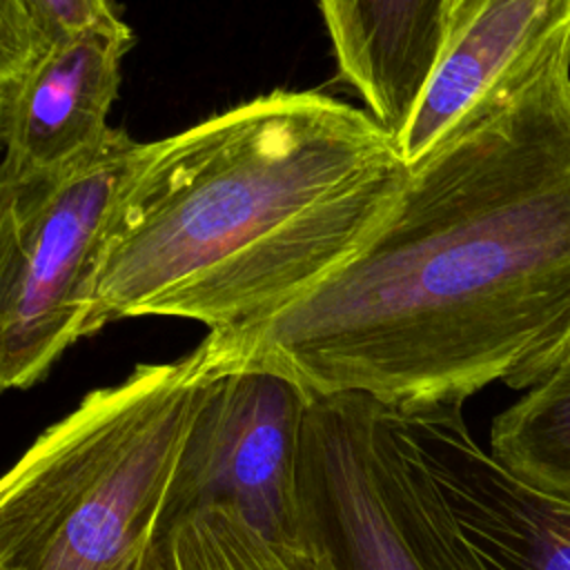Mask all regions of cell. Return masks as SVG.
<instances>
[{
	"mask_svg": "<svg viewBox=\"0 0 570 570\" xmlns=\"http://www.w3.org/2000/svg\"><path fill=\"white\" fill-rule=\"evenodd\" d=\"M568 334L570 36L410 165L350 261L194 356L203 379L263 370L416 412L494 381L528 390Z\"/></svg>",
	"mask_w": 570,
	"mask_h": 570,
	"instance_id": "6da1fadb",
	"label": "cell"
},
{
	"mask_svg": "<svg viewBox=\"0 0 570 570\" xmlns=\"http://www.w3.org/2000/svg\"><path fill=\"white\" fill-rule=\"evenodd\" d=\"M407 174L385 125L321 91L274 89L145 142L100 256L94 332L272 316L365 245Z\"/></svg>",
	"mask_w": 570,
	"mask_h": 570,
	"instance_id": "7a4b0ae2",
	"label": "cell"
},
{
	"mask_svg": "<svg viewBox=\"0 0 570 570\" xmlns=\"http://www.w3.org/2000/svg\"><path fill=\"white\" fill-rule=\"evenodd\" d=\"M207 392L194 352L87 392L0 483V570H174L185 452Z\"/></svg>",
	"mask_w": 570,
	"mask_h": 570,
	"instance_id": "3957f363",
	"label": "cell"
},
{
	"mask_svg": "<svg viewBox=\"0 0 570 570\" xmlns=\"http://www.w3.org/2000/svg\"><path fill=\"white\" fill-rule=\"evenodd\" d=\"M145 142L111 129L91 156L0 180V385L24 390L94 332V287Z\"/></svg>",
	"mask_w": 570,
	"mask_h": 570,
	"instance_id": "277c9868",
	"label": "cell"
},
{
	"mask_svg": "<svg viewBox=\"0 0 570 570\" xmlns=\"http://www.w3.org/2000/svg\"><path fill=\"white\" fill-rule=\"evenodd\" d=\"M205 381L183 461L176 525L203 508L225 505L272 541H301V456L312 396L263 370Z\"/></svg>",
	"mask_w": 570,
	"mask_h": 570,
	"instance_id": "5b68a950",
	"label": "cell"
},
{
	"mask_svg": "<svg viewBox=\"0 0 570 570\" xmlns=\"http://www.w3.org/2000/svg\"><path fill=\"white\" fill-rule=\"evenodd\" d=\"M570 36V0H445L419 100L396 136L419 163Z\"/></svg>",
	"mask_w": 570,
	"mask_h": 570,
	"instance_id": "8992f818",
	"label": "cell"
},
{
	"mask_svg": "<svg viewBox=\"0 0 570 570\" xmlns=\"http://www.w3.org/2000/svg\"><path fill=\"white\" fill-rule=\"evenodd\" d=\"M131 42V29L116 18L65 38L0 82V180L65 169L107 142Z\"/></svg>",
	"mask_w": 570,
	"mask_h": 570,
	"instance_id": "52a82bcc",
	"label": "cell"
},
{
	"mask_svg": "<svg viewBox=\"0 0 570 570\" xmlns=\"http://www.w3.org/2000/svg\"><path fill=\"white\" fill-rule=\"evenodd\" d=\"M445 0H318L341 80L394 138L434 62Z\"/></svg>",
	"mask_w": 570,
	"mask_h": 570,
	"instance_id": "ba28073f",
	"label": "cell"
},
{
	"mask_svg": "<svg viewBox=\"0 0 570 570\" xmlns=\"http://www.w3.org/2000/svg\"><path fill=\"white\" fill-rule=\"evenodd\" d=\"M488 450L528 488L570 503V356L494 416Z\"/></svg>",
	"mask_w": 570,
	"mask_h": 570,
	"instance_id": "9c48e42d",
	"label": "cell"
},
{
	"mask_svg": "<svg viewBox=\"0 0 570 570\" xmlns=\"http://www.w3.org/2000/svg\"><path fill=\"white\" fill-rule=\"evenodd\" d=\"M174 570H338L314 541H272L236 510L203 508L171 532Z\"/></svg>",
	"mask_w": 570,
	"mask_h": 570,
	"instance_id": "30bf717a",
	"label": "cell"
},
{
	"mask_svg": "<svg viewBox=\"0 0 570 570\" xmlns=\"http://www.w3.org/2000/svg\"><path fill=\"white\" fill-rule=\"evenodd\" d=\"M116 18L111 0H0V82L65 38Z\"/></svg>",
	"mask_w": 570,
	"mask_h": 570,
	"instance_id": "8fae6325",
	"label": "cell"
},
{
	"mask_svg": "<svg viewBox=\"0 0 570 570\" xmlns=\"http://www.w3.org/2000/svg\"><path fill=\"white\" fill-rule=\"evenodd\" d=\"M566 356H570V334H568V338L561 343V347L552 354V358L548 361V365H546V370H543V376H546L548 372H552ZM543 376H541V379H543ZM541 379H539V381H541Z\"/></svg>",
	"mask_w": 570,
	"mask_h": 570,
	"instance_id": "7c38bea8",
	"label": "cell"
}]
</instances>
